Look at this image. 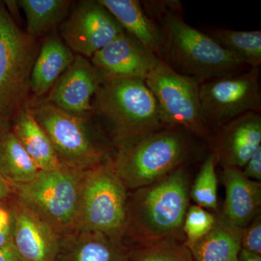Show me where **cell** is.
I'll use <instances>...</instances> for the list:
<instances>
[{
  "mask_svg": "<svg viewBox=\"0 0 261 261\" xmlns=\"http://www.w3.org/2000/svg\"><path fill=\"white\" fill-rule=\"evenodd\" d=\"M188 204V178L180 167L128 196L123 236L128 235L135 247L170 240L186 242L183 224Z\"/></svg>",
  "mask_w": 261,
  "mask_h": 261,
  "instance_id": "cell-1",
  "label": "cell"
},
{
  "mask_svg": "<svg viewBox=\"0 0 261 261\" xmlns=\"http://www.w3.org/2000/svg\"><path fill=\"white\" fill-rule=\"evenodd\" d=\"M179 8L154 19L163 35L161 60L171 69L200 83L239 73L245 65L207 34L187 24Z\"/></svg>",
  "mask_w": 261,
  "mask_h": 261,
  "instance_id": "cell-2",
  "label": "cell"
},
{
  "mask_svg": "<svg viewBox=\"0 0 261 261\" xmlns=\"http://www.w3.org/2000/svg\"><path fill=\"white\" fill-rule=\"evenodd\" d=\"M189 135L167 126L115 143L111 163L127 190L148 186L181 167L192 150Z\"/></svg>",
  "mask_w": 261,
  "mask_h": 261,
  "instance_id": "cell-3",
  "label": "cell"
},
{
  "mask_svg": "<svg viewBox=\"0 0 261 261\" xmlns=\"http://www.w3.org/2000/svg\"><path fill=\"white\" fill-rule=\"evenodd\" d=\"M94 114L111 128L114 144L167 127L145 81L104 82L94 95Z\"/></svg>",
  "mask_w": 261,
  "mask_h": 261,
  "instance_id": "cell-4",
  "label": "cell"
},
{
  "mask_svg": "<svg viewBox=\"0 0 261 261\" xmlns=\"http://www.w3.org/2000/svg\"><path fill=\"white\" fill-rule=\"evenodd\" d=\"M63 166L86 172L108 161V149L88 117L65 112L45 99L27 103Z\"/></svg>",
  "mask_w": 261,
  "mask_h": 261,
  "instance_id": "cell-5",
  "label": "cell"
},
{
  "mask_svg": "<svg viewBox=\"0 0 261 261\" xmlns=\"http://www.w3.org/2000/svg\"><path fill=\"white\" fill-rule=\"evenodd\" d=\"M84 173L63 165L40 170L32 181L13 185V193L60 236H67L76 231Z\"/></svg>",
  "mask_w": 261,
  "mask_h": 261,
  "instance_id": "cell-6",
  "label": "cell"
},
{
  "mask_svg": "<svg viewBox=\"0 0 261 261\" xmlns=\"http://www.w3.org/2000/svg\"><path fill=\"white\" fill-rule=\"evenodd\" d=\"M127 189L111 160L84 173L76 231H99L123 238L126 224Z\"/></svg>",
  "mask_w": 261,
  "mask_h": 261,
  "instance_id": "cell-7",
  "label": "cell"
},
{
  "mask_svg": "<svg viewBox=\"0 0 261 261\" xmlns=\"http://www.w3.org/2000/svg\"><path fill=\"white\" fill-rule=\"evenodd\" d=\"M35 39L23 32L0 3V118L8 122L27 105Z\"/></svg>",
  "mask_w": 261,
  "mask_h": 261,
  "instance_id": "cell-8",
  "label": "cell"
},
{
  "mask_svg": "<svg viewBox=\"0 0 261 261\" xmlns=\"http://www.w3.org/2000/svg\"><path fill=\"white\" fill-rule=\"evenodd\" d=\"M145 82L165 126L182 128L201 138L207 137L209 128L201 111L198 81L176 73L160 59Z\"/></svg>",
  "mask_w": 261,
  "mask_h": 261,
  "instance_id": "cell-9",
  "label": "cell"
},
{
  "mask_svg": "<svg viewBox=\"0 0 261 261\" xmlns=\"http://www.w3.org/2000/svg\"><path fill=\"white\" fill-rule=\"evenodd\" d=\"M260 68H250L200 84V102L207 126L219 128L249 112H260Z\"/></svg>",
  "mask_w": 261,
  "mask_h": 261,
  "instance_id": "cell-10",
  "label": "cell"
},
{
  "mask_svg": "<svg viewBox=\"0 0 261 261\" xmlns=\"http://www.w3.org/2000/svg\"><path fill=\"white\" fill-rule=\"evenodd\" d=\"M60 31L70 50L87 59L125 32L99 0L75 3Z\"/></svg>",
  "mask_w": 261,
  "mask_h": 261,
  "instance_id": "cell-11",
  "label": "cell"
},
{
  "mask_svg": "<svg viewBox=\"0 0 261 261\" xmlns=\"http://www.w3.org/2000/svg\"><path fill=\"white\" fill-rule=\"evenodd\" d=\"M160 59L135 37L124 32L97 51L90 62L105 82L145 81Z\"/></svg>",
  "mask_w": 261,
  "mask_h": 261,
  "instance_id": "cell-12",
  "label": "cell"
},
{
  "mask_svg": "<svg viewBox=\"0 0 261 261\" xmlns=\"http://www.w3.org/2000/svg\"><path fill=\"white\" fill-rule=\"evenodd\" d=\"M104 82L87 58L76 55L49 91L46 100L65 112L88 117L93 113L94 95Z\"/></svg>",
  "mask_w": 261,
  "mask_h": 261,
  "instance_id": "cell-13",
  "label": "cell"
},
{
  "mask_svg": "<svg viewBox=\"0 0 261 261\" xmlns=\"http://www.w3.org/2000/svg\"><path fill=\"white\" fill-rule=\"evenodd\" d=\"M214 152L224 167L241 169L261 146L260 112H249L217 129Z\"/></svg>",
  "mask_w": 261,
  "mask_h": 261,
  "instance_id": "cell-14",
  "label": "cell"
},
{
  "mask_svg": "<svg viewBox=\"0 0 261 261\" xmlns=\"http://www.w3.org/2000/svg\"><path fill=\"white\" fill-rule=\"evenodd\" d=\"M13 211V243L22 260L56 261L61 236L20 202Z\"/></svg>",
  "mask_w": 261,
  "mask_h": 261,
  "instance_id": "cell-15",
  "label": "cell"
},
{
  "mask_svg": "<svg viewBox=\"0 0 261 261\" xmlns=\"http://www.w3.org/2000/svg\"><path fill=\"white\" fill-rule=\"evenodd\" d=\"M128 252L121 238L79 231L61 238L56 261H129Z\"/></svg>",
  "mask_w": 261,
  "mask_h": 261,
  "instance_id": "cell-16",
  "label": "cell"
},
{
  "mask_svg": "<svg viewBox=\"0 0 261 261\" xmlns=\"http://www.w3.org/2000/svg\"><path fill=\"white\" fill-rule=\"evenodd\" d=\"M222 181L226 189L222 214L235 226L246 227L260 214V182L247 178L236 167H224Z\"/></svg>",
  "mask_w": 261,
  "mask_h": 261,
  "instance_id": "cell-17",
  "label": "cell"
},
{
  "mask_svg": "<svg viewBox=\"0 0 261 261\" xmlns=\"http://www.w3.org/2000/svg\"><path fill=\"white\" fill-rule=\"evenodd\" d=\"M125 32L161 58L163 35L161 28L146 13L138 0H99Z\"/></svg>",
  "mask_w": 261,
  "mask_h": 261,
  "instance_id": "cell-18",
  "label": "cell"
},
{
  "mask_svg": "<svg viewBox=\"0 0 261 261\" xmlns=\"http://www.w3.org/2000/svg\"><path fill=\"white\" fill-rule=\"evenodd\" d=\"M75 56L59 38L50 37L44 41L38 51L31 73L29 91L34 99H40L50 90L74 61Z\"/></svg>",
  "mask_w": 261,
  "mask_h": 261,
  "instance_id": "cell-19",
  "label": "cell"
},
{
  "mask_svg": "<svg viewBox=\"0 0 261 261\" xmlns=\"http://www.w3.org/2000/svg\"><path fill=\"white\" fill-rule=\"evenodd\" d=\"M243 229L221 214L216 217L208 233L187 245L195 261H232L238 258L242 249Z\"/></svg>",
  "mask_w": 261,
  "mask_h": 261,
  "instance_id": "cell-20",
  "label": "cell"
},
{
  "mask_svg": "<svg viewBox=\"0 0 261 261\" xmlns=\"http://www.w3.org/2000/svg\"><path fill=\"white\" fill-rule=\"evenodd\" d=\"M13 129L39 170L49 171L61 166L51 140L27 106L15 115Z\"/></svg>",
  "mask_w": 261,
  "mask_h": 261,
  "instance_id": "cell-21",
  "label": "cell"
},
{
  "mask_svg": "<svg viewBox=\"0 0 261 261\" xmlns=\"http://www.w3.org/2000/svg\"><path fill=\"white\" fill-rule=\"evenodd\" d=\"M40 171L14 133L8 128L0 140V176L12 185L34 179Z\"/></svg>",
  "mask_w": 261,
  "mask_h": 261,
  "instance_id": "cell-22",
  "label": "cell"
},
{
  "mask_svg": "<svg viewBox=\"0 0 261 261\" xmlns=\"http://www.w3.org/2000/svg\"><path fill=\"white\" fill-rule=\"evenodd\" d=\"M27 18V33L33 39L42 36L66 18L72 2L68 0H20Z\"/></svg>",
  "mask_w": 261,
  "mask_h": 261,
  "instance_id": "cell-23",
  "label": "cell"
},
{
  "mask_svg": "<svg viewBox=\"0 0 261 261\" xmlns=\"http://www.w3.org/2000/svg\"><path fill=\"white\" fill-rule=\"evenodd\" d=\"M228 53L250 68L261 65L260 31H236L216 29L207 34Z\"/></svg>",
  "mask_w": 261,
  "mask_h": 261,
  "instance_id": "cell-24",
  "label": "cell"
},
{
  "mask_svg": "<svg viewBox=\"0 0 261 261\" xmlns=\"http://www.w3.org/2000/svg\"><path fill=\"white\" fill-rule=\"evenodd\" d=\"M128 255L129 261H195L186 242L176 240L135 247Z\"/></svg>",
  "mask_w": 261,
  "mask_h": 261,
  "instance_id": "cell-25",
  "label": "cell"
},
{
  "mask_svg": "<svg viewBox=\"0 0 261 261\" xmlns=\"http://www.w3.org/2000/svg\"><path fill=\"white\" fill-rule=\"evenodd\" d=\"M217 159L214 154L206 158L190 190L196 204L203 208L216 210L218 205V181L216 173Z\"/></svg>",
  "mask_w": 261,
  "mask_h": 261,
  "instance_id": "cell-26",
  "label": "cell"
},
{
  "mask_svg": "<svg viewBox=\"0 0 261 261\" xmlns=\"http://www.w3.org/2000/svg\"><path fill=\"white\" fill-rule=\"evenodd\" d=\"M216 221V216L198 205L187 208L184 220L183 231L187 245L195 243L211 231Z\"/></svg>",
  "mask_w": 261,
  "mask_h": 261,
  "instance_id": "cell-27",
  "label": "cell"
},
{
  "mask_svg": "<svg viewBox=\"0 0 261 261\" xmlns=\"http://www.w3.org/2000/svg\"><path fill=\"white\" fill-rule=\"evenodd\" d=\"M241 245L243 250L261 255L260 213L248 226L243 228Z\"/></svg>",
  "mask_w": 261,
  "mask_h": 261,
  "instance_id": "cell-28",
  "label": "cell"
},
{
  "mask_svg": "<svg viewBox=\"0 0 261 261\" xmlns=\"http://www.w3.org/2000/svg\"><path fill=\"white\" fill-rule=\"evenodd\" d=\"M13 211L0 205V247L13 243Z\"/></svg>",
  "mask_w": 261,
  "mask_h": 261,
  "instance_id": "cell-29",
  "label": "cell"
},
{
  "mask_svg": "<svg viewBox=\"0 0 261 261\" xmlns=\"http://www.w3.org/2000/svg\"><path fill=\"white\" fill-rule=\"evenodd\" d=\"M243 174L252 181L261 180V146L244 166Z\"/></svg>",
  "mask_w": 261,
  "mask_h": 261,
  "instance_id": "cell-30",
  "label": "cell"
},
{
  "mask_svg": "<svg viewBox=\"0 0 261 261\" xmlns=\"http://www.w3.org/2000/svg\"><path fill=\"white\" fill-rule=\"evenodd\" d=\"M0 261H23L13 243L0 247Z\"/></svg>",
  "mask_w": 261,
  "mask_h": 261,
  "instance_id": "cell-31",
  "label": "cell"
},
{
  "mask_svg": "<svg viewBox=\"0 0 261 261\" xmlns=\"http://www.w3.org/2000/svg\"><path fill=\"white\" fill-rule=\"evenodd\" d=\"M13 193V187L11 184L0 176V205L3 201L6 200L11 194Z\"/></svg>",
  "mask_w": 261,
  "mask_h": 261,
  "instance_id": "cell-32",
  "label": "cell"
},
{
  "mask_svg": "<svg viewBox=\"0 0 261 261\" xmlns=\"http://www.w3.org/2000/svg\"><path fill=\"white\" fill-rule=\"evenodd\" d=\"M240 261H261V255L241 249L238 255Z\"/></svg>",
  "mask_w": 261,
  "mask_h": 261,
  "instance_id": "cell-33",
  "label": "cell"
},
{
  "mask_svg": "<svg viewBox=\"0 0 261 261\" xmlns=\"http://www.w3.org/2000/svg\"><path fill=\"white\" fill-rule=\"evenodd\" d=\"M8 122L4 121L3 118H0V140L4 135L5 132L8 129Z\"/></svg>",
  "mask_w": 261,
  "mask_h": 261,
  "instance_id": "cell-34",
  "label": "cell"
},
{
  "mask_svg": "<svg viewBox=\"0 0 261 261\" xmlns=\"http://www.w3.org/2000/svg\"><path fill=\"white\" fill-rule=\"evenodd\" d=\"M232 261H240V260H239V259H238V258L235 259V260H233Z\"/></svg>",
  "mask_w": 261,
  "mask_h": 261,
  "instance_id": "cell-35",
  "label": "cell"
}]
</instances>
